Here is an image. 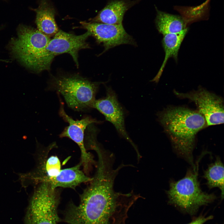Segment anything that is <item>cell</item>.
<instances>
[{
	"label": "cell",
	"instance_id": "6da1fadb",
	"mask_svg": "<svg viewBox=\"0 0 224 224\" xmlns=\"http://www.w3.org/2000/svg\"><path fill=\"white\" fill-rule=\"evenodd\" d=\"M117 169L100 165L80 195L77 205L71 204L65 221L68 224H117L121 212L128 210L138 198L133 191L124 194L114 189Z\"/></svg>",
	"mask_w": 224,
	"mask_h": 224
},
{
	"label": "cell",
	"instance_id": "7a4b0ae2",
	"mask_svg": "<svg viewBox=\"0 0 224 224\" xmlns=\"http://www.w3.org/2000/svg\"><path fill=\"white\" fill-rule=\"evenodd\" d=\"M157 115L175 151L194 166L193 152L196 137L207 127L203 116L198 111L183 107H169Z\"/></svg>",
	"mask_w": 224,
	"mask_h": 224
},
{
	"label": "cell",
	"instance_id": "3957f363",
	"mask_svg": "<svg viewBox=\"0 0 224 224\" xmlns=\"http://www.w3.org/2000/svg\"><path fill=\"white\" fill-rule=\"evenodd\" d=\"M198 162L187 171L183 178L170 182L167 191L170 203L191 214L216 198L214 194L204 192L200 188L198 180Z\"/></svg>",
	"mask_w": 224,
	"mask_h": 224
},
{
	"label": "cell",
	"instance_id": "277c9868",
	"mask_svg": "<svg viewBox=\"0 0 224 224\" xmlns=\"http://www.w3.org/2000/svg\"><path fill=\"white\" fill-rule=\"evenodd\" d=\"M50 40L49 37L38 29L20 25L16 37L11 40L9 47L13 57L21 63L39 72L43 71L44 53Z\"/></svg>",
	"mask_w": 224,
	"mask_h": 224
},
{
	"label": "cell",
	"instance_id": "5b68a950",
	"mask_svg": "<svg viewBox=\"0 0 224 224\" xmlns=\"http://www.w3.org/2000/svg\"><path fill=\"white\" fill-rule=\"evenodd\" d=\"M100 83L74 75L54 77L51 85L63 96L69 107L79 111L93 108Z\"/></svg>",
	"mask_w": 224,
	"mask_h": 224
},
{
	"label": "cell",
	"instance_id": "8992f818",
	"mask_svg": "<svg viewBox=\"0 0 224 224\" xmlns=\"http://www.w3.org/2000/svg\"><path fill=\"white\" fill-rule=\"evenodd\" d=\"M37 185L30 201L26 224H57L59 192L48 182Z\"/></svg>",
	"mask_w": 224,
	"mask_h": 224
},
{
	"label": "cell",
	"instance_id": "52a82bcc",
	"mask_svg": "<svg viewBox=\"0 0 224 224\" xmlns=\"http://www.w3.org/2000/svg\"><path fill=\"white\" fill-rule=\"evenodd\" d=\"M91 35L88 31L77 35L59 30L53 38L49 41L44 50L43 59L44 70L49 69L51 64L56 56L65 53L72 56L78 67V52L81 49L89 47L86 40Z\"/></svg>",
	"mask_w": 224,
	"mask_h": 224
},
{
	"label": "cell",
	"instance_id": "ba28073f",
	"mask_svg": "<svg viewBox=\"0 0 224 224\" xmlns=\"http://www.w3.org/2000/svg\"><path fill=\"white\" fill-rule=\"evenodd\" d=\"M59 114L63 119L69 124L60 134L59 137L69 138L78 145L81 154L80 163L83 167V171L88 175L93 166H96L97 163L94 160L93 155L87 152L85 147V131L90 124L102 122L89 116L84 117L80 120H74L66 113L64 110L63 104L62 102Z\"/></svg>",
	"mask_w": 224,
	"mask_h": 224
},
{
	"label": "cell",
	"instance_id": "9c48e42d",
	"mask_svg": "<svg viewBox=\"0 0 224 224\" xmlns=\"http://www.w3.org/2000/svg\"><path fill=\"white\" fill-rule=\"evenodd\" d=\"M174 94L182 99H188L194 103L204 117L207 127L224 123V107L222 98L201 87L197 91L183 93L175 90Z\"/></svg>",
	"mask_w": 224,
	"mask_h": 224
},
{
	"label": "cell",
	"instance_id": "30bf717a",
	"mask_svg": "<svg viewBox=\"0 0 224 224\" xmlns=\"http://www.w3.org/2000/svg\"><path fill=\"white\" fill-rule=\"evenodd\" d=\"M106 91L105 97L95 100L93 108L102 114L106 120L113 125L120 136L130 143L136 152L138 160H139L141 156L126 130L124 110L118 101L117 95L110 87H106Z\"/></svg>",
	"mask_w": 224,
	"mask_h": 224
},
{
	"label": "cell",
	"instance_id": "8fae6325",
	"mask_svg": "<svg viewBox=\"0 0 224 224\" xmlns=\"http://www.w3.org/2000/svg\"><path fill=\"white\" fill-rule=\"evenodd\" d=\"M82 27L89 32L99 43H103L104 52L123 44L135 45L132 37L124 30L123 25H114L96 22H80Z\"/></svg>",
	"mask_w": 224,
	"mask_h": 224
},
{
	"label": "cell",
	"instance_id": "7c38bea8",
	"mask_svg": "<svg viewBox=\"0 0 224 224\" xmlns=\"http://www.w3.org/2000/svg\"><path fill=\"white\" fill-rule=\"evenodd\" d=\"M80 163L74 166L61 170L56 175L43 178L41 183H49L55 188L58 187L74 189L82 183H89L92 178L89 177L81 170Z\"/></svg>",
	"mask_w": 224,
	"mask_h": 224
},
{
	"label": "cell",
	"instance_id": "4fadbf2b",
	"mask_svg": "<svg viewBox=\"0 0 224 224\" xmlns=\"http://www.w3.org/2000/svg\"><path fill=\"white\" fill-rule=\"evenodd\" d=\"M136 2L126 0H111L91 20L92 22L114 25L122 24L125 12Z\"/></svg>",
	"mask_w": 224,
	"mask_h": 224
},
{
	"label": "cell",
	"instance_id": "5bb4252c",
	"mask_svg": "<svg viewBox=\"0 0 224 224\" xmlns=\"http://www.w3.org/2000/svg\"><path fill=\"white\" fill-rule=\"evenodd\" d=\"M188 31L187 28L180 32L163 35L162 43L165 53L162 64L156 76L151 81L157 83L169 58H173L176 62L181 45Z\"/></svg>",
	"mask_w": 224,
	"mask_h": 224
},
{
	"label": "cell",
	"instance_id": "9a60e30c",
	"mask_svg": "<svg viewBox=\"0 0 224 224\" xmlns=\"http://www.w3.org/2000/svg\"><path fill=\"white\" fill-rule=\"evenodd\" d=\"M35 11L38 30L49 37L54 36L59 30L55 20L54 9L44 1Z\"/></svg>",
	"mask_w": 224,
	"mask_h": 224
},
{
	"label": "cell",
	"instance_id": "2e32d148",
	"mask_svg": "<svg viewBox=\"0 0 224 224\" xmlns=\"http://www.w3.org/2000/svg\"><path fill=\"white\" fill-rule=\"evenodd\" d=\"M155 22L159 32L163 35L177 33L187 28L182 17L158 10Z\"/></svg>",
	"mask_w": 224,
	"mask_h": 224
},
{
	"label": "cell",
	"instance_id": "e0dca14e",
	"mask_svg": "<svg viewBox=\"0 0 224 224\" xmlns=\"http://www.w3.org/2000/svg\"><path fill=\"white\" fill-rule=\"evenodd\" d=\"M224 166L219 157L210 164L204 171L203 177L206 180L207 185L210 189L218 188L221 191V197H224Z\"/></svg>",
	"mask_w": 224,
	"mask_h": 224
},
{
	"label": "cell",
	"instance_id": "ac0fdd59",
	"mask_svg": "<svg viewBox=\"0 0 224 224\" xmlns=\"http://www.w3.org/2000/svg\"><path fill=\"white\" fill-rule=\"evenodd\" d=\"M213 217L212 216H210L207 217H199L191 222L187 224H203L207 221L212 219Z\"/></svg>",
	"mask_w": 224,
	"mask_h": 224
}]
</instances>
